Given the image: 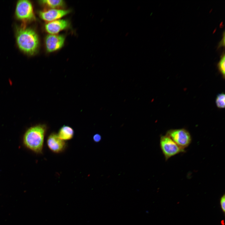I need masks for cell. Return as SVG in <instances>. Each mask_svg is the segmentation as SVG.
<instances>
[{
    "label": "cell",
    "mask_w": 225,
    "mask_h": 225,
    "mask_svg": "<svg viewBox=\"0 0 225 225\" xmlns=\"http://www.w3.org/2000/svg\"><path fill=\"white\" fill-rule=\"evenodd\" d=\"M46 128V125L43 124L36 125L28 128L23 137L24 146L36 153H42Z\"/></svg>",
    "instance_id": "1"
},
{
    "label": "cell",
    "mask_w": 225,
    "mask_h": 225,
    "mask_svg": "<svg viewBox=\"0 0 225 225\" xmlns=\"http://www.w3.org/2000/svg\"><path fill=\"white\" fill-rule=\"evenodd\" d=\"M16 41L19 48L24 52L29 55L34 54L39 44L38 35L32 29L23 25L17 30Z\"/></svg>",
    "instance_id": "2"
},
{
    "label": "cell",
    "mask_w": 225,
    "mask_h": 225,
    "mask_svg": "<svg viewBox=\"0 0 225 225\" xmlns=\"http://www.w3.org/2000/svg\"><path fill=\"white\" fill-rule=\"evenodd\" d=\"M15 14L17 17L25 23L33 20L35 17L33 7L31 2L28 0H19L17 3Z\"/></svg>",
    "instance_id": "3"
},
{
    "label": "cell",
    "mask_w": 225,
    "mask_h": 225,
    "mask_svg": "<svg viewBox=\"0 0 225 225\" xmlns=\"http://www.w3.org/2000/svg\"><path fill=\"white\" fill-rule=\"evenodd\" d=\"M160 146L166 161L177 154L185 152V150L179 147L167 134L161 136Z\"/></svg>",
    "instance_id": "4"
},
{
    "label": "cell",
    "mask_w": 225,
    "mask_h": 225,
    "mask_svg": "<svg viewBox=\"0 0 225 225\" xmlns=\"http://www.w3.org/2000/svg\"><path fill=\"white\" fill-rule=\"evenodd\" d=\"M180 148L185 150L190 144L192 138L189 132L184 128L172 129L166 134Z\"/></svg>",
    "instance_id": "5"
},
{
    "label": "cell",
    "mask_w": 225,
    "mask_h": 225,
    "mask_svg": "<svg viewBox=\"0 0 225 225\" xmlns=\"http://www.w3.org/2000/svg\"><path fill=\"white\" fill-rule=\"evenodd\" d=\"M65 39L62 35L49 34L45 39V45L47 51L52 52L61 49L63 46Z\"/></svg>",
    "instance_id": "6"
},
{
    "label": "cell",
    "mask_w": 225,
    "mask_h": 225,
    "mask_svg": "<svg viewBox=\"0 0 225 225\" xmlns=\"http://www.w3.org/2000/svg\"><path fill=\"white\" fill-rule=\"evenodd\" d=\"M69 10L58 9H50L39 12L40 17L45 21L50 22L59 19L68 14Z\"/></svg>",
    "instance_id": "7"
},
{
    "label": "cell",
    "mask_w": 225,
    "mask_h": 225,
    "mask_svg": "<svg viewBox=\"0 0 225 225\" xmlns=\"http://www.w3.org/2000/svg\"><path fill=\"white\" fill-rule=\"evenodd\" d=\"M47 143L48 148L53 152L58 153L62 152L66 147V143L61 140L56 133H52L48 137Z\"/></svg>",
    "instance_id": "8"
},
{
    "label": "cell",
    "mask_w": 225,
    "mask_h": 225,
    "mask_svg": "<svg viewBox=\"0 0 225 225\" xmlns=\"http://www.w3.org/2000/svg\"><path fill=\"white\" fill-rule=\"evenodd\" d=\"M68 25V22L64 19H58L49 22L45 24V29L50 34H56L65 29Z\"/></svg>",
    "instance_id": "9"
},
{
    "label": "cell",
    "mask_w": 225,
    "mask_h": 225,
    "mask_svg": "<svg viewBox=\"0 0 225 225\" xmlns=\"http://www.w3.org/2000/svg\"><path fill=\"white\" fill-rule=\"evenodd\" d=\"M74 134V130L72 128L64 125L60 128L57 134L60 139L64 141L72 139Z\"/></svg>",
    "instance_id": "10"
},
{
    "label": "cell",
    "mask_w": 225,
    "mask_h": 225,
    "mask_svg": "<svg viewBox=\"0 0 225 225\" xmlns=\"http://www.w3.org/2000/svg\"><path fill=\"white\" fill-rule=\"evenodd\" d=\"M40 2L51 9H58L64 4V1L62 0H41Z\"/></svg>",
    "instance_id": "11"
},
{
    "label": "cell",
    "mask_w": 225,
    "mask_h": 225,
    "mask_svg": "<svg viewBox=\"0 0 225 225\" xmlns=\"http://www.w3.org/2000/svg\"><path fill=\"white\" fill-rule=\"evenodd\" d=\"M216 104L217 107L219 108H224L225 106V95L222 93L218 94L216 98Z\"/></svg>",
    "instance_id": "12"
},
{
    "label": "cell",
    "mask_w": 225,
    "mask_h": 225,
    "mask_svg": "<svg viewBox=\"0 0 225 225\" xmlns=\"http://www.w3.org/2000/svg\"><path fill=\"white\" fill-rule=\"evenodd\" d=\"M224 53L222 55L220 59L218 64V67L220 72L221 73L223 78L225 77V60Z\"/></svg>",
    "instance_id": "13"
},
{
    "label": "cell",
    "mask_w": 225,
    "mask_h": 225,
    "mask_svg": "<svg viewBox=\"0 0 225 225\" xmlns=\"http://www.w3.org/2000/svg\"><path fill=\"white\" fill-rule=\"evenodd\" d=\"M220 204L221 208L224 213L225 212V195L224 194L220 198Z\"/></svg>",
    "instance_id": "14"
},
{
    "label": "cell",
    "mask_w": 225,
    "mask_h": 225,
    "mask_svg": "<svg viewBox=\"0 0 225 225\" xmlns=\"http://www.w3.org/2000/svg\"><path fill=\"white\" fill-rule=\"evenodd\" d=\"M93 139L94 142H98L101 141V136L98 134H96L93 136Z\"/></svg>",
    "instance_id": "15"
},
{
    "label": "cell",
    "mask_w": 225,
    "mask_h": 225,
    "mask_svg": "<svg viewBox=\"0 0 225 225\" xmlns=\"http://www.w3.org/2000/svg\"><path fill=\"white\" fill-rule=\"evenodd\" d=\"M221 223L222 224V225H224V221H223V220H222V221H221Z\"/></svg>",
    "instance_id": "16"
}]
</instances>
